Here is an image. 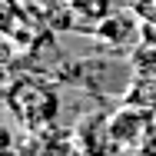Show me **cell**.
I'll list each match as a JSON object with an SVG mask.
<instances>
[{"mask_svg": "<svg viewBox=\"0 0 156 156\" xmlns=\"http://www.w3.org/2000/svg\"><path fill=\"white\" fill-rule=\"evenodd\" d=\"M150 133H153V110H140V106L116 110L106 123V136L113 140V146H140Z\"/></svg>", "mask_w": 156, "mask_h": 156, "instance_id": "obj_1", "label": "cell"}, {"mask_svg": "<svg viewBox=\"0 0 156 156\" xmlns=\"http://www.w3.org/2000/svg\"><path fill=\"white\" fill-rule=\"evenodd\" d=\"M129 37H133V17H126V13H113L100 23V40H110L113 47L126 43Z\"/></svg>", "mask_w": 156, "mask_h": 156, "instance_id": "obj_2", "label": "cell"}]
</instances>
